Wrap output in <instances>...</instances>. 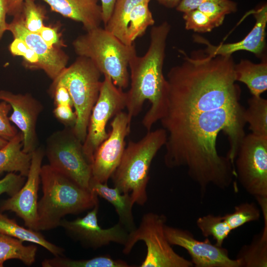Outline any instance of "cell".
<instances>
[{"label": "cell", "instance_id": "obj_1", "mask_svg": "<svg viewBox=\"0 0 267 267\" xmlns=\"http://www.w3.org/2000/svg\"><path fill=\"white\" fill-rule=\"evenodd\" d=\"M170 30L171 26L167 21L153 26L146 52L142 56L135 54L129 63L130 88L126 92L127 113L131 122L141 112L144 102L148 101L151 106L142 120L147 131L160 121L165 110L167 81L163 68Z\"/></svg>", "mask_w": 267, "mask_h": 267}, {"label": "cell", "instance_id": "obj_2", "mask_svg": "<svg viewBox=\"0 0 267 267\" xmlns=\"http://www.w3.org/2000/svg\"><path fill=\"white\" fill-rule=\"evenodd\" d=\"M40 180L43 195L38 202V231L54 229L64 216L91 210L99 203L95 192L82 187L49 164L42 166Z\"/></svg>", "mask_w": 267, "mask_h": 267}, {"label": "cell", "instance_id": "obj_3", "mask_svg": "<svg viewBox=\"0 0 267 267\" xmlns=\"http://www.w3.org/2000/svg\"><path fill=\"white\" fill-rule=\"evenodd\" d=\"M167 133L163 128L148 131L137 141H130L111 178L121 193H130L135 203L144 205L147 200L149 171L155 155L164 146Z\"/></svg>", "mask_w": 267, "mask_h": 267}, {"label": "cell", "instance_id": "obj_4", "mask_svg": "<svg viewBox=\"0 0 267 267\" xmlns=\"http://www.w3.org/2000/svg\"><path fill=\"white\" fill-rule=\"evenodd\" d=\"M75 53L90 59L103 76L121 89L129 84V63L136 54L135 44L127 45L104 28L87 31L72 42Z\"/></svg>", "mask_w": 267, "mask_h": 267}, {"label": "cell", "instance_id": "obj_5", "mask_svg": "<svg viewBox=\"0 0 267 267\" xmlns=\"http://www.w3.org/2000/svg\"><path fill=\"white\" fill-rule=\"evenodd\" d=\"M101 75L90 59L78 56L52 83L64 86L69 91L77 116L73 130L83 143L87 135L92 109L99 96Z\"/></svg>", "mask_w": 267, "mask_h": 267}, {"label": "cell", "instance_id": "obj_6", "mask_svg": "<svg viewBox=\"0 0 267 267\" xmlns=\"http://www.w3.org/2000/svg\"><path fill=\"white\" fill-rule=\"evenodd\" d=\"M167 218L163 214L145 213L139 226L129 232L123 253L127 255L139 241L145 244V258L140 267H192L191 261L176 253L169 242L165 232Z\"/></svg>", "mask_w": 267, "mask_h": 267}, {"label": "cell", "instance_id": "obj_7", "mask_svg": "<svg viewBox=\"0 0 267 267\" xmlns=\"http://www.w3.org/2000/svg\"><path fill=\"white\" fill-rule=\"evenodd\" d=\"M44 151L52 168L89 190L91 164L73 128L65 127L52 133L46 139Z\"/></svg>", "mask_w": 267, "mask_h": 267}, {"label": "cell", "instance_id": "obj_8", "mask_svg": "<svg viewBox=\"0 0 267 267\" xmlns=\"http://www.w3.org/2000/svg\"><path fill=\"white\" fill-rule=\"evenodd\" d=\"M236 178L256 199L267 198V136L245 135L234 162Z\"/></svg>", "mask_w": 267, "mask_h": 267}, {"label": "cell", "instance_id": "obj_9", "mask_svg": "<svg viewBox=\"0 0 267 267\" xmlns=\"http://www.w3.org/2000/svg\"><path fill=\"white\" fill-rule=\"evenodd\" d=\"M126 92L116 87L108 76H104L83 142L84 153L91 164L97 148L109 135L106 132L109 120L126 108Z\"/></svg>", "mask_w": 267, "mask_h": 267}, {"label": "cell", "instance_id": "obj_10", "mask_svg": "<svg viewBox=\"0 0 267 267\" xmlns=\"http://www.w3.org/2000/svg\"><path fill=\"white\" fill-rule=\"evenodd\" d=\"M151 0H117L104 29L127 45L145 33L155 20L149 8Z\"/></svg>", "mask_w": 267, "mask_h": 267}, {"label": "cell", "instance_id": "obj_11", "mask_svg": "<svg viewBox=\"0 0 267 267\" xmlns=\"http://www.w3.org/2000/svg\"><path fill=\"white\" fill-rule=\"evenodd\" d=\"M98 210L99 203L83 217L73 221L63 218L59 226L72 239L87 248L95 250L111 243L124 246L128 239V230L119 222L110 227L102 228L98 222Z\"/></svg>", "mask_w": 267, "mask_h": 267}, {"label": "cell", "instance_id": "obj_12", "mask_svg": "<svg viewBox=\"0 0 267 267\" xmlns=\"http://www.w3.org/2000/svg\"><path fill=\"white\" fill-rule=\"evenodd\" d=\"M131 123L123 111L110 123L108 137L96 150L91 163V180L107 183L118 167L125 148V139L130 134Z\"/></svg>", "mask_w": 267, "mask_h": 267}, {"label": "cell", "instance_id": "obj_13", "mask_svg": "<svg viewBox=\"0 0 267 267\" xmlns=\"http://www.w3.org/2000/svg\"><path fill=\"white\" fill-rule=\"evenodd\" d=\"M165 232L169 242L187 251L195 267H240L239 262L231 259L228 250L212 244L208 238L204 241L196 239L186 229L168 226Z\"/></svg>", "mask_w": 267, "mask_h": 267}, {"label": "cell", "instance_id": "obj_14", "mask_svg": "<svg viewBox=\"0 0 267 267\" xmlns=\"http://www.w3.org/2000/svg\"><path fill=\"white\" fill-rule=\"evenodd\" d=\"M44 156V151L42 147H38L33 152L26 182L15 194L2 201L0 205L1 212H14L23 220L26 227L35 230L38 227V192Z\"/></svg>", "mask_w": 267, "mask_h": 267}, {"label": "cell", "instance_id": "obj_15", "mask_svg": "<svg viewBox=\"0 0 267 267\" xmlns=\"http://www.w3.org/2000/svg\"><path fill=\"white\" fill-rule=\"evenodd\" d=\"M0 100L10 105L12 113L9 119L22 134L23 151L32 154L38 147L36 125L43 105L30 93L15 94L5 90H0Z\"/></svg>", "mask_w": 267, "mask_h": 267}, {"label": "cell", "instance_id": "obj_16", "mask_svg": "<svg viewBox=\"0 0 267 267\" xmlns=\"http://www.w3.org/2000/svg\"><path fill=\"white\" fill-rule=\"evenodd\" d=\"M13 17L8 23L7 31L34 50L38 56V69L43 70L52 81L55 80L67 67L69 56L61 47L49 46L39 34L30 32L24 25L22 13Z\"/></svg>", "mask_w": 267, "mask_h": 267}, {"label": "cell", "instance_id": "obj_17", "mask_svg": "<svg viewBox=\"0 0 267 267\" xmlns=\"http://www.w3.org/2000/svg\"><path fill=\"white\" fill-rule=\"evenodd\" d=\"M256 23L248 35L242 40L235 43L213 45L203 37L195 35V42L206 45L204 51L212 56L232 55L236 51L245 50L255 54L258 57L265 55L266 47V29L267 24V6L265 4L252 11Z\"/></svg>", "mask_w": 267, "mask_h": 267}, {"label": "cell", "instance_id": "obj_18", "mask_svg": "<svg viewBox=\"0 0 267 267\" xmlns=\"http://www.w3.org/2000/svg\"><path fill=\"white\" fill-rule=\"evenodd\" d=\"M52 11L82 24L86 31L100 27L102 20L98 0H41Z\"/></svg>", "mask_w": 267, "mask_h": 267}, {"label": "cell", "instance_id": "obj_19", "mask_svg": "<svg viewBox=\"0 0 267 267\" xmlns=\"http://www.w3.org/2000/svg\"><path fill=\"white\" fill-rule=\"evenodd\" d=\"M89 189L114 207L119 217V222L129 232L136 228L132 212L134 203L130 193H121L115 187H109L107 183H101L91 180Z\"/></svg>", "mask_w": 267, "mask_h": 267}, {"label": "cell", "instance_id": "obj_20", "mask_svg": "<svg viewBox=\"0 0 267 267\" xmlns=\"http://www.w3.org/2000/svg\"><path fill=\"white\" fill-rule=\"evenodd\" d=\"M22 147L23 136L19 131L6 145L0 149V175L4 172H18L27 177L32 153L24 152Z\"/></svg>", "mask_w": 267, "mask_h": 267}, {"label": "cell", "instance_id": "obj_21", "mask_svg": "<svg viewBox=\"0 0 267 267\" xmlns=\"http://www.w3.org/2000/svg\"><path fill=\"white\" fill-rule=\"evenodd\" d=\"M235 80L245 84L253 96H260L267 89V60L265 55L262 62L256 64L241 60L234 65Z\"/></svg>", "mask_w": 267, "mask_h": 267}, {"label": "cell", "instance_id": "obj_22", "mask_svg": "<svg viewBox=\"0 0 267 267\" xmlns=\"http://www.w3.org/2000/svg\"><path fill=\"white\" fill-rule=\"evenodd\" d=\"M0 232L17 238L38 244L48 250L54 256H62L64 249L47 240L39 232L18 224L14 219H10L0 212Z\"/></svg>", "mask_w": 267, "mask_h": 267}, {"label": "cell", "instance_id": "obj_23", "mask_svg": "<svg viewBox=\"0 0 267 267\" xmlns=\"http://www.w3.org/2000/svg\"><path fill=\"white\" fill-rule=\"evenodd\" d=\"M264 220L263 229L256 234L251 242L243 246L236 259L240 267H267V215H263Z\"/></svg>", "mask_w": 267, "mask_h": 267}, {"label": "cell", "instance_id": "obj_24", "mask_svg": "<svg viewBox=\"0 0 267 267\" xmlns=\"http://www.w3.org/2000/svg\"><path fill=\"white\" fill-rule=\"evenodd\" d=\"M23 241L0 232V267L10 259H17L30 266L36 260L37 247L25 246Z\"/></svg>", "mask_w": 267, "mask_h": 267}, {"label": "cell", "instance_id": "obj_25", "mask_svg": "<svg viewBox=\"0 0 267 267\" xmlns=\"http://www.w3.org/2000/svg\"><path fill=\"white\" fill-rule=\"evenodd\" d=\"M43 267H131L122 260H115L108 256H100L89 259L73 260L62 256L44 259Z\"/></svg>", "mask_w": 267, "mask_h": 267}, {"label": "cell", "instance_id": "obj_26", "mask_svg": "<svg viewBox=\"0 0 267 267\" xmlns=\"http://www.w3.org/2000/svg\"><path fill=\"white\" fill-rule=\"evenodd\" d=\"M248 107L243 116L248 124L251 133L258 136H267V100L253 96L248 100Z\"/></svg>", "mask_w": 267, "mask_h": 267}, {"label": "cell", "instance_id": "obj_27", "mask_svg": "<svg viewBox=\"0 0 267 267\" xmlns=\"http://www.w3.org/2000/svg\"><path fill=\"white\" fill-rule=\"evenodd\" d=\"M196 222L202 234L206 238L212 237L219 246H222L232 231L222 216L208 214L198 218Z\"/></svg>", "mask_w": 267, "mask_h": 267}, {"label": "cell", "instance_id": "obj_28", "mask_svg": "<svg viewBox=\"0 0 267 267\" xmlns=\"http://www.w3.org/2000/svg\"><path fill=\"white\" fill-rule=\"evenodd\" d=\"M232 230L246 223L256 221L261 217V211L256 204L245 202L234 207V211L222 216Z\"/></svg>", "mask_w": 267, "mask_h": 267}, {"label": "cell", "instance_id": "obj_29", "mask_svg": "<svg viewBox=\"0 0 267 267\" xmlns=\"http://www.w3.org/2000/svg\"><path fill=\"white\" fill-rule=\"evenodd\" d=\"M196 9L205 14L217 27L222 24L227 14L237 10V3L231 0H207Z\"/></svg>", "mask_w": 267, "mask_h": 267}, {"label": "cell", "instance_id": "obj_30", "mask_svg": "<svg viewBox=\"0 0 267 267\" xmlns=\"http://www.w3.org/2000/svg\"><path fill=\"white\" fill-rule=\"evenodd\" d=\"M22 13L26 28L31 32L39 34L44 25V9L36 4L35 0H24Z\"/></svg>", "mask_w": 267, "mask_h": 267}, {"label": "cell", "instance_id": "obj_31", "mask_svg": "<svg viewBox=\"0 0 267 267\" xmlns=\"http://www.w3.org/2000/svg\"><path fill=\"white\" fill-rule=\"evenodd\" d=\"M185 27L187 30L205 33L211 31L215 26L209 18L198 9L183 13Z\"/></svg>", "mask_w": 267, "mask_h": 267}, {"label": "cell", "instance_id": "obj_32", "mask_svg": "<svg viewBox=\"0 0 267 267\" xmlns=\"http://www.w3.org/2000/svg\"><path fill=\"white\" fill-rule=\"evenodd\" d=\"M13 56H21L24 59V65L30 69H38V56L23 40L14 38L8 47Z\"/></svg>", "mask_w": 267, "mask_h": 267}, {"label": "cell", "instance_id": "obj_33", "mask_svg": "<svg viewBox=\"0 0 267 267\" xmlns=\"http://www.w3.org/2000/svg\"><path fill=\"white\" fill-rule=\"evenodd\" d=\"M10 105L1 100L0 102V137L9 141L14 138L18 131L10 123L8 114L11 110Z\"/></svg>", "mask_w": 267, "mask_h": 267}, {"label": "cell", "instance_id": "obj_34", "mask_svg": "<svg viewBox=\"0 0 267 267\" xmlns=\"http://www.w3.org/2000/svg\"><path fill=\"white\" fill-rule=\"evenodd\" d=\"M25 177L15 173H8L0 179V195L6 193L10 196L15 194L24 185Z\"/></svg>", "mask_w": 267, "mask_h": 267}, {"label": "cell", "instance_id": "obj_35", "mask_svg": "<svg viewBox=\"0 0 267 267\" xmlns=\"http://www.w3.org/2000/svg\"><path fill=\"white\" fill-rule=\"evenodd\" d=\"M56 118L65 127L73 128L76 124L77 116L72 107L68 105H57L53 111Z\"/></svg>", "mask_w": 267, "mask_h": 267}, {"label": "cell", "instance_id": "obj_36", "mask_svg": "<svg viewBox=\"0 0 267 267\" xmlns=\"http://www.w3.org/2000/svg\"><path fill=\"white\" fill-rule=\"evenodd\" d=\"M49 90L50 94L53 98L55 106L68 105L73 107L69 92L64 86L59 84H51Z\"/></svg>", "mask_w": 267, "mask_h": 267}, {"label": "cell", "instance_id": "obj_37", "mask_svg": "<svg viewBox=\"0 0 267 267\" xmlns=\"http://www.w3.org/2000/svg\"><path fill=\"white\" fill-rule=\"evenodd\" d=\"M58 31L57 27L44 25L39 34L50 47L65 46L63 42L61 40L60 34Z\"/></svg>", "mask_w": 267, "mask_h": 267}, {"label": "cell", "instance_id": "obj_38", "mask_svg": "<svg viewBox=\"0 0 267 267\" xmlns=\"http://www.w3.org/2000/svg\"><path fill=\"white\" fill-rule=\"evenodd\" d=\"M117 0H100L102 20L105 25L110 19Z\"/></svg>", "mask_w": 267, "mask_h": 267}, {"label": "cell", "instance_id": "obj_39", "mask_svg": "<svg viewBox=\"0 0 267 267\" xmlns=\"http://www.w3.org/2000/svg\"><path fill=\"white\" fill-rule=\"evenodd\" d=\"M207 0H181L176 9L183 13L197 8L202 3Z\"/></svg>", "mask_w": 267, "mask_h": 267}, {"label": "cell", "instance_id": "obj_40", "mask_svg": "<svg viewBox=\"0 0 267 267\" xmlns=\"http://www.w3.org/2000/svg\"><path fill=\"white\" fill-rule=\"evenodd\" d=\"M24 0H6L7 15L14 16L22 13Z\"/></svg>", "mask_w": 267, "mask_h": 267}, {"label": "cell", "instance_id": "obj_41", "mask_svg": "<svg viewBox=\"0 0 267 267\" xmlns=\"http://www.w3.org/2000/svg\"><path fill=\"white\" fill-rule=\"evenodd\" d=\"M7 14L6 0H0V41L4 33L7 31L8 23L6 21Z\"/></svg>", "mask_w": 267, "mask_h": 267}, {"label": "cell", "instance_id": "obj_42", "mask_svg": "<svg viewBox=\"0 0 267 267\" xmlns=\"http://www.w3.org/2000/svg\"><path fill=\"white\" fill-rule=\"evenodd\" d=\"M159 3L168 8L176 7L181 0H156Z\"/></svg>", "mask_w": 267, "mask_h": 267}, {"label": "cell", "instance_id": "obj_43", "mask_svg": "<svg viewBox=\"0 0 267 267\" xmlns=\"http://www.w3.org/2000/svg\"><path fill=\"white\" fill-rule=\"evenodd\" d=\"M8 141L1 138L0 137V149L3 147L5 145H6Z\"/></svg>", "mask_w": 267, "mask_h": 267}]
</instances>
